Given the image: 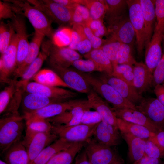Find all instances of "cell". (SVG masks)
<instances>
[{"label":"cell","instance_id":"cell-44","mask_svg":"<svg viewBox=\"0 0 164 164\" xmlns=\"http://www.w3.org/2000/svg\"><path fill=\"white\" fill-rule=\"evenodd\" d=\"M72 29L77 32L80 36V41L77 50L81 54L84 55L91 51L92 47L91 42L86 36L82 25L74 24L73 25Z\"/></svg>","mask_w":164,"mask_h":164},{"label":"cell","instance_id":"cell-24","mask_svg":"<svg viewBox=\"0 0 164 164\" xmlns=\"http://www.w3.org/2000/svg\"><path fill=\"white\" fill-rule=\"evenodd\" d=\"M139 2L144 20L146 47L152 39L156 19L155 0H139Z\"/></svg>","mask_w":164,"mask_h":164},{"label":"cell","instance_id":"cell-25","mask_svg":"<svg viewBox=\"0 0 164 164\" xmlns=\"http://www.w3.org/2000/svg\"><path fill=\"white\" fill-rule=\"evenodd\" d=\"M2 156L8 164H29V155L22 140L12 145Z\"/></svg>","mask_w":164,"mask_h":164},{"label":"cell","instance_id":"cell-36","mask_svg":"<svg viewBox=\"0 0 164 164\" xmlns=\"http://www.w3.org/2000/svg\"><path fill=\"white\" fill-rule=\"evenodd\" d=\"M25 120L26 132L37 133L52 131V125L47 119L32 118Z\"/></svg>","mask_w":164,"mask_h":164},{"label":"cell","instance_id":"cell-18","mask_svg":"<svg viewBox=\"0 0 164 164\" xmlns=\"http://www.w3.org/2000/svg\"><path fill=\"white\" fill-rule=\"evenodd\" d=\"M87 95L86 103L90 108L99 114L102 121L118 128V118L112 108L92 89Z\"/></svg>","mask_w":164,"mask_h":164},{"label":"cell","instance_id":"cell-48","mask_svg":"<svg viewBox=\"0 0 164 164\" xmlns=\"http://www.w3.org/2000/svg\"><path fill=\"white\" fill-rule=\"evenodd\" d=\"M87 24L94 34L98 37L108 35V31L103 24V21L91 19Z\"/></svg>","mask_w":164,"mask_h":164},{"label":"cell","instance_id":"cell-9","mask_svg":"<svg viewBox=\"0 0 164 164\" xmlns=\"http://www.w3.org/2000/svg\"><path fill=\"white\" fill-rule=\"evenodd\" d=\"M129 10V18L135 30L138 54L142 55L145 47V34L143 17L139 0H126Z\"/></svg>","mask_w":164,"mask_h":164},{"label":"cell","instance_id":"cell-34","mask_svg":"<svg viewBox=\"0 0 164 164\" xmlns=\"http://www.w3.org/2000/svg\"><path fill=\"white\" fill-rule=\"evenodd\" d=\"M121 43L109 37L104 41L100 49L105 54L111 61L113 68V72L116 69L118 64V56Z\"/></svg>","mask_w":164,"mask_h":164},{"label":"cell","instance_id":"cell-20","mask_svg":"<svg viewBox=\"0 0 164 164\" xmlns=\"http://www.w3.org/2000/svg\"><path fill=\"white\" fill-rule=\"evenodd\" d=\"M114 112L118 118L132 123L142 125L155 133L162 130L154 124L142 112L129 108H112Z\"/></svg>","mask_w":164,"mask_h":164},{"label":"cell","instance_id":"cell-26","mask_svg":"<svg viewBox=\"0 0 164 164\" xmlns=\"http://www.w3.org/2000/svg\"><path fill=\"white\" fill-rule=\"evenodd\" d=\"M28 93L22 101L24 114L32 112L52 104L63 102L39 94Z\"/></svg>","mask_w":164,"mask_h":164},{"label":"cell","instance_id":"cell-45","mask_svg":"<svg viewBox=\"0 0 164 164\" xmlns=\"http://www.w3.org/2000/svg\"><path fill=\"white\" fill-rule=\"evenodd\" d=\"M137 62L133 57L131 46L122 43L118 56V64H127L133 66Z\"/></svg>","mask_w":164,"mask_h":164},{"label":"cell","instance_id":"cell-31","mask_svg":"<svg viewBox=\"0 0 164 164\" xmlns=\"http://www.w3.org/2000/svg\"><path fill=\"white\" fill-rule=\"evenodd\" d=\"M32 79L35 82L45 85L69 88L55 72L50 69H43L39 70Z\"/></svg>","mask_w":164,"mask_h":164},{"label":"cell","instance_id":"cell-10","mask_svg":"<svg viewBox=\"0 0 164 164\" xmlns=\"http://www.w3.org/2000/svg\"><path fill=\"white\" fill-rule=\"evenodd\" d=\"M84 148L91 164H110L119 156L111 147L99 143L94 138L87 141Z\"/></svg>","mask_w":164,"mask_h":164},{"label":"cell","instance_id":"cell-51","mask_svg":"<svg viewBox=\"0 0 164 164\" xmlns=\"http://www.w3.org/2000/svg\"><path fill=\"white\" fill-rule=\"evenodd\" d=\"M101 121V118L97 111L89 110L86 111L84 113L81 124L88 125H95L98 124Z\"/></svg>","mask_w":164,"mask_h":164},{"label":"cell","instance_id":"cell-59","mask_svg":"<svg viewBox=\"0 0 164 164\" xmlns=\"http://www.w3.org/2000/svg\"><path fill=\"white\" fill-rule=\"evenodd\" d=\"M110 164H125L124 160L119 155L116 159Z\"/></svg>","mask_w":164,"mask_h":164},{"label":"cell","instance_id":"cell-22","mask_svg":"<svg viewBox=\"0 0 164 164\" xmlns=\"http://www.w3.org/2000/svg\"><path fill=\"white\" fill-rule=\"evenodd\" d=\"M134 86L141 95L152 86L153 73L142 62H137L133 66Z\"/></svg>","mask_w":164,"mask_h":164},{"label":"cell","instance_id":"cell-61","mask_svg":"<svg viewBox=\"0 0 164 164\" xmlns=\"http://www.w3.org/2000/svg\"><path fill=\"white\" fill-rule=\"evenodd\" d=\"M162 164H164V162H163Z\"/></svg>","mask_w":164,"mask_h":164},{"label":"cell","instance_id":"cell-3","mask_svg":"<svg viewBox=\"0 0 164 164\" xmlns=\"http://www.w3.org/2000/svg\"><path fill=\"white\" fill-rule=\"evenodd\" d=\"M92 89L116 108L137 109L136 105L123 98L111 86L90 73L78 71Z\"/></svg>","mask_w":164,"mask_h":164},{"label":"cell","instance_id":"cell-6","mask_svg":"<svg viewBox=\"0 0 164 164\" xmlns=\"http://www.w3.org/2000/svg\"><path fill=\"white\" fill-rule=\"evenodd\" d=\"M109 37L131 46L136 38L135 30L129 18L125 15L107 19Z\"/></svg>","mask_w":164,"mask_h":164},{"label":"cell","instance_id":"cell-7","mask_svg":"<svg viewBox=\"0 0 164 164\" xmlns=\"http://www.w3.org/2000/svg\"><path fill=\"white\" fill-rule=\"evenodd\" d=\"M97 124H80L70 126H65L63 125H52L51 132L59 138L70 142L87 141L93 135Z\"/></svg>","mask_w":164,"mask_h":164},{"label":"cell","instance_id":"cell-32","mask_svg":"<svg viewBox=\"0 0 164 164\" xmlns=\"http://www.w3.org/2000/svg\"><path fill=\"white\" fill-rule=\"evenodd\" d=\"M87 59L93 61L101 69L102 73L112 75L113 68L112 63L105 54L100 48L93 49L84 55Z\"/></svg>","mask_w":164,"mask_h":164},{"label":"cell","instance_id":"cell-17","mask_svg":"<svg viewBox=\"0 0 164 164\" xmlns=\"http://www.w3.org/2000/svg\"><path fill=\"white\" fill-rule=\"evenodd\" d=\"M98 77L111 86L123 98L135 105L143 98L134 87L121 79L103 73L100 75Z\"/></svg>","mask_w":164,"mask_h":164},{"label":"cell","instance_id":"cell-23","mask_svg":"<svg viewBox=\"0 0 164 164\" xmlns=\"http://www.w3.org/2000/svg\"><path fill=\"white\" fill-rule=\"evenodd\" d=\"M45 37L43 35L35 32L32 40L29 43L28 52L25 59L13 73L14 80H16L17 78L21 77L29 66L38 57Z\"/></svg>","mask_w":164,"mask_h":164},{"label":"cell","instance_id":"cell-53","mask_svg":"<svg viewBox=\"0 0 164 164\" xmlns=\"http://www.w3.org/2000/svg\"><path fill=\"white\" fill-rule=\"evenodd\" d=\"M149 139L164 152V130H161L155 133L154 135Z\"/></svg>","mask_w":164,"mask_h":164},{"label":"cell","instance_id":"cell-11","mask_svg":"<svg viewBox=\"0 0 164 164\" xmlns=\"http://www.w3.org/2000/svg\"><path fill=\"white\" fill-rule=\"evenodd\" d=\"M17 39L15 32L5 52L1 55L0 80L8 84L13 80L10 79L17 68Z\"/></svg>","mask_w":164,"mask_h":164},{"label":"cell","instance_id":"cell-21","mask_svg":"<svg viewBox=\"0 0 164 164\" xmlns=\"http://www.w3.org/2000/svg\"><path fill=\"white\" fill-rule=\"evenodd\" d=\"M93 136L98 142L110 147L120 144L122 138L118 128L103 121L97 125Z\"/></svg>","mask_w":164,"mask_h":164},{"label":"cell","instance_id":"cell-8","mask_svg":"<svg viewBox=\"0 0 164 164\" xmlns=\"http://www.w3.org/2000/svg\"><path fill=\"white\" fill-rule=\"evenodd\" d=\"M59 138L52 132L31 133L26 132L22 140L29 155V164L46 147L53 143Z\"/></svg>","mask_w":164,"mask_h":164},{"label":"cell","instance_id":"cell-12","mask_svg":"<svg viewBox=\"0 0 164 164\" xmlns=\"http://www.w3.org/2000/svg\"><path fill=\"white\" fill-rule=\"evenodd\" d=\"M28 93L36 94L64 102L73 99L78 94L77 92L56 87L43 85L35 82H29L24 87Z\"/></svg>","mask_w":164,"mask_h":164},{"label":"cell","instance_id":"cell-13","mask_svg":"<svg viewBox=\"0 0 164 164\" xmlns=\"http://www.w3.org/2000/svg\"><path fill=\"white\" fill-rule=\"evenodd\" d=\"M87 100L72 99L52 104L32 112L24 114L25 120L32 118L46 119L71 110L75 106L86 102Z\"/></svg>","mask_w":164,"mask_h":164},{"label":"cell","instance_id":"cell-50","mask_svg":"<svg viewBox=\"0 0 164 164\" xmlns=\"http://www.w3.org/2000/svg\"><path fill=\"white\" fill-rule=\"evenodd\" d=\"M164 82V53L153 73L152 86L162 84Z\"/></svg>","mask_w":164,"mask_h":164},{"label":"cell","instance_id":"cell-60","mask_svg":"<svg viewBox=\"0 0 164 164\" xmlns=\"http://www.w3.org/2000/svg\"><path fill=\"white\" fill-rule=\"evenodd\" d=\"M0 164H8L7 163L5 162L4 161L0 160Z\"/></svg>","mask_w":164,"mask_h":164},{"label":"cell","instance_id":"cell-55","mask_svg":"<svg viewBox=\"0 0 164 164\" xmlns=\"http://www.w3.org/2000/svg\"><path fill=\"white\" fill-rule=\"evenodd\" d=\"M74 164H91L89 162L85 151L81 150L75 158Z\"/></svg>","mask_w":164,"mask_h":164},{"label":"cell","instance_id":"cell-57","mask_svg":"<svg viewBox=\"0 0 164 164\" xmlns=\"http://www.w3.org/2000/svg\"><path fill=\"white\" fill-rule=\"evenodd\" d=\"M71 40L68 46L70 48L76 50L80 41V36L78 33L75 29H72Z\"/></svg>","mask_w":164,"mask_h":164},{"label":"cell","instance_id":"cell-52","mask_svg":"<svg viewBox=\"0 0 164 164\" xmlns=\"http://www.w3.org/2000/svg\"><path fill=\"white\" fill-rule=\"evenodd\" d=\"M87 38L91 42L93 49L100 48L104 43L101 38L97 37L93 33L91 30L86 24H82Z\"/></svg>","mask_w":164,"mask_h":164},{"label":"cell","instance_id":"cell-43","mask_svg":"<svg viewBox=\"0 0 164 164\" xmlns=\"http://www.w3.org/2000/svg\"><path fill=\"white\" fill-rule=\"evenodd\" d=\"M17 14L22 15V12L17 5L9 0L0 1V19H11Z\"/></svg>","mask_w":164,"mask_h":164},{"label":"cell","instance_id":"cell-49","mask_svg":"<svg viewBox=\"0 0 164 164\" xmlns=\"http://www.w3.org/2000/svg\"><path fill=\"white\" fill-rule=\"evenodd\" d=\"M144 155L155 159H164V152L149 139L146 140Z\"/></svg>","mask_w":164,"mask_h":164},{"label":"cell","instance_id":"cell-46","mask_svg":"<svg viewBox=\"0 0 164 164\" xmlns=\"http://www.w3.org/2000/svg\"><path fill=\"white\" fill-rule=\"evenodd\" d=\"M72 66L77 70L84 73H89L94 71L102 72L99 67L90 60L80 59L76 60L73 62Z\"/></svg>","mask_w":164,"mask_h":164},{"label":"cell","instance_id":"cell-16","mask_svg":"<svg viewBox=\"0 0 164 164\" xmlns=\"http://www.w3.org/2000/svg\"><path fill=\"white\" fill-rule=\"evenodd\" d=\"M136 107L154 124L164 130V106L157 98H143Z\"/></svg>","mask_w":164,"mask_h":164},{"label":"cell","instance_id":"cell-19","mask_svg":"<svg viewBox=\"0 0 164 164\" xmlns=\"http://www.w3.org/2000/svg\"><path fill=\"white\" fill-rule=\"evenodd\" d=\"M164 35V32L154 30L151 40L146 47L145 64L152 73L163 56L161 43Z\"/></svg>","mask_w":164,"mask_h":164},{"label":"cell","instance_id":"cell-47","mask_svg":"<svg viewBox=\"0 0 164 164\" xmlns=\"http://www.w3.org/2000/svg\"><path fill=\"white\" fill-rule=\"evenodd\" d=\"M156 22L154 30L164 32V0H156L155 2Z\"/></svg>","mask_w":164,"mask_h":164},{"label":"cell","instance_id":"cell-15","mask_svg":"<svg viewBox=\"0 0 164 164\" xmlns=\"http://www.w3.org/2000/svg\"><path fill=\"white\" fill-rule=\"evenodd\" d=\"M69 88L87 94L92 89L88 82L78 70L58 66H51Z\"/></svg>","mask_w":164,"mask_h":164},{"label":"cell","instance_id":"cell-30","mask_svg":"<svg viewBox=\"0 0 164 164\" xmlns=\"http://www.w3.org/2000/svg\"><path fill=\"white\" fill-rule=\"evenodd\" d=\"M118 126L120 132L128 134L146 140L151 138L155 133L144 126L119 118H118Z\"/></svg>","mask_w":164,"mask_h":164},{"label":"cell","instance_id":"cell-54","mask_svg":"<svg viewBox=\"0 0 164 164\" xmlns=\"http://www.w3.org/2000/svg\"><path fill=\"white\" fill-rule=\"evenodd\" d=\"M161 159H155L144 155L132 164H162Z\"/></svg>","mask_w":164,"mask_h":164},{"label":"cell","instance_id":"cell-4","mask_svg":"<svg viewBox=\"0 0 164 164\" xmlns=\"http://www.w3.org/2000/svg\"><path fill=\"white\" fill-rule=\"evenodd\" d=\"M41 47L42 51L47 55L51 66L69 67L73 61L82 58L75 50L68 47L57 46L51 40H43Z\"/></svg>","mask_w":164,"mask_h":164},{"label":"cell","instance_id":"cell-38","mask_svg":"<svg viewBox=\"0 0 164 164\" xmlns=\"http://www.w3.org/2000/svg\"><path fill=\"white\" fill-rule=\"evenodd\" d=\"M15 31L10 21L5 23L1 21L0 23V52L4 54L9 46Z\"/></svg>","mask_w":164,"mask_h":164},{"label":"cell","instance_id":"cell-41","mask_svg":"<svg viewBox=\"0 0 164 164\" xmlns=\"http://www.w3.org/2000/svg\"><path fill=\"white\" fill-rule=\"evenodd\" d=\"M72 29L67 27H62L55 32L51 39L53 43L59 47H66L70 43Z\"/></svg>","mask_w":164,"mask_h":164},{"label":"cell","instance_id":"cell-40","mask_svg":"<svg viewBox=\"0 0 164 164\" xmlns=\"http://www.w3.org/2000/svg\"><path fill=\"white\" fill-rule=\"evenodd\" d=\"M81 110L79 104L74 106L69 111H67L53 117L47 119L52 125H65L69 122L72 119L77 116Z\"/></svg>","mask_w":164,"mask_h":164},{"label":"cell","instance_id":"cell-5","mask_svg":"<svg viewBox=\"0 0 164 164\" xmlns=\"http://www.w3.org/2000/svg\"><path fill=\"white\" fill-rule=\"evenodd\" d=\"M43 12L52 21L60 25H71L73 9H70L54 0H27Z\"/></svg>","mask_w":164,"mask_h":164},{"label":"cell","instance_id":"cell-58","mask_svg":"<svg viewBox=\"0 0 164 164\" xmlns=\"http://www.w3.org/2000/svg\"><path fill=\"white\" fill-rule=\"evenodd\" d=\"M57 3L70 9H73L78 4L77 0H54Z\"/></svg>","mask_w":164,"mask_h":164},{"label":"cell","instance_id":"cell-37","mask_svg":"<svg viewBox=\"0 0 164 164\" xmlns=\"http://www.w3.org/2000/svg\"><path fill=\"white\" fill-rule=\"evenodd\" d=\"M19 86L18 81L13 80L0 93V114L2 115L16 91Z\"/></svg>","mask_w":164,"mask_h":164},{"label":"cell","instance_id":"cell-2","mask_svg":"<svg viewBox=\"0 0 164 164\" xmlns=\"http://www.w3.org/2000/svg\"><path fill=\"white\" fill-rule=\"evenodd\" d=\"M18 6L32 25L35 32L52 39L54 33L52 21L42 11L30 4L27 0H9Z\"/></svg>","mask_w":164,"mask_h":164},{"label":"cell","instance_id":"cell-39","mask_svg":"<svg viewBox=\"0 0 164 164\" xmlns=\"http://www.w3.org/2000/svg\"><path fill=\"white\" fill-rule=\"evenodd\" d=\"M107 7V19L117 17L124 15L127 6L126 0H104Z\"/></svg>","mask_w":164,"mask_h":164},{"label":"cell","instance_id":"cell-28","mask_svg":"<svg viewBox=\"0 0 164 164\" xmlns=\"http://www.w3.org/2000/svg\"><path fill=\"white\" fill-rule=\"evenodd\" d=\"M120 134L128 145V158L133 164L144 155L146 140L128 134L121 132Z\"/></svg>","mask_w":164,"mask_h":164},{"label":"cell","instance_id":"cell-29","mask_svg":"<svg viewBox=\"0 0 164 164\" xmlns=\"http://www.w3.org/2000/svg\"><path fill=\"white\" fill-rule=\"evenodd\" d=\"M73 142L59 138L44 149L36 157L32 164H46L55 155L68 148Z\"/></svg>","mask_w":164,"mask_h":164},{"label":"cell","instance_id":"cell-56","mask_svg":"<svg viewBox=\"0 0 164 164\" xmlns=\"http://www.w3.org/2000/svg\"><path fill=\"white\" fill-rule=\"evenodd\" d=\"M154 92L156 98L164 106V84L155 86Z\"/></svg>","mask_w":164,"mask_h":164},{"label":"cell","instance_id":"cell-1","mask_svg":"<svg viewBox=\"0 0 164 164\" xmlns=\"http://www.w3.org/2000/svg\"><path fill=\"white\" fill-rule=\"evenodd\" d=\"M24 118L19 114L2 116L0 119L1 156L12 145L21 141L26 126Z\"/></svg>","mask_w":164,"mask_h":164},{"label":"cell","instance_id":"cell-14","mask_svg":"<svg viewBox=\"0 0 164 164\" xmlns=\"http://www.w3.org/2000/svg\"><path fill=\"white\" fill-rule=\"evenodd\" d=\"M24 17L22 15L17 14L10 21L17 39L16 68L21 64L25 59L29 44Z\"/></svg>","mask_w":164,"mask_h":164},{"label":"cell","instance_id":"cell-27","mask_svg":"<svg viewBox=\"0 0 164 164\" xmlns=\"http://www.w3.org/2000/svg\"><path fill=\"white\" fill-rule=\"evenodd\" d=\"M87 141L73 142L68 148L57 153L46 164H71Z\"/></svg>","mask_w":164,"mask_h":164},{"label":"cell","instance_id":"cell-42","mask_svg":"<svg viewBox=\"0 0 164 164\" xmlns=\"http://www.w3.org/2000/svg\"><path fill=\"white\" fill-rule=\"evenodd\" d=\"M133 66L124 64H118L112 75L123 80L134 87Z\"/></svg>","mask_w":164,"mask_h":164},{"label":"cell","instance_id":"cell-33","mask_svg":"<svg viewBox=\"0 0 164 164\" xmlns=\"http://www.w3.org/2000/svg\"><path fill=\"white\" fill-rule=\"evenodd\" d=\"M77 1L78 4L83 5L88 9L92 19L103 21L107 12L104 0H77Z\"/></svg>","mask_w":164,"mask_h":164},{"label":"cell","instance_id":"cell-35","mask_svg":"<svg viewBox=\"0 0 164 164\" xmlns=\"http://www.w3.org/2000/svg\"><path fill=\"white\" fill-rule=\"evenodd\" d=\"M48 57L47 55L43 51L40 52L35 60L29 66L21 77L19 81L25 86L29 80L39 71L44 61Z\"/></svg>","mask_w":164,"mask_h":164}]
</instances>
